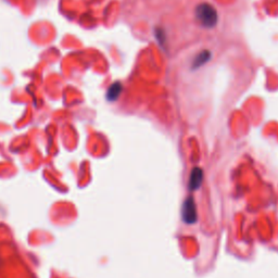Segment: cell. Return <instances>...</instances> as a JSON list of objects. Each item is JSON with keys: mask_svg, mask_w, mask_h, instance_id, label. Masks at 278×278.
<instances>
[{"mask_svg": "<svg viewBox=\"0 0 278 278\" xmlns=\"http://www.w3.org/2000/svg\"><path fill=\"white\" fill-rule=\"evenodd\" d=\"M196 19L205 28H212L216 25L218 14L216 9L210 3H201L194 11Z\"/></svg>", "mask_w": 278, "mask_h": 278, "instance_id": "cell-1", "label": "cell"}, {"mask_svg": "<svg viewBox=\"0 0 278 278\" xmlns=\"http://www.w3.org/2000/svg\"><path fill=\"white\" fill-rule=\"evenodd\" d=\"M183 220L187 224H193L197 221V208L194 200L189 197L183 205Z\"/></svg>", "mask_w": 278, "mask_h": 278, "instance_id": "cell-2", "label": "cell"}, {"mask_svg": "<svg viewBox=\"0 0 278 278\" xmlns=\"http://www.w3.org/2000/svg\"><path fill=\"white\" fill-rule=\"evenodd\" d=\"M203 182V172L199 168H194L190 174V180H189V188L190 190H197L200 188Z\"/></svg>", "mask_w": 278, "mask_h": 278, "instance_id": "cell-3", "label": "cell"}, {"mask_svg": "<svg viewBox=\"0 0 278 278\" xmlns=\"http://www.w3.org/2000/svg\"><path fill=\"white\" fill-rule=\"evenodd\" d=\"M211 57H212V53L209 50L201 51L196 57H194L192 64H191V69L196 70V69H199L202 66H204V64H206L210 61Z\"/></svg>", "mask_w": 278, "mask_h": 278, "instance_id": "cell-4", "label": "cell"}, {"mask_svg": "<svg viewBox=\"0 0 278 278\" xmlns=\"http://www.w3.org/2000/svg\"><path fill=\"white\" fill-rule=\"evenodd\" d=\"M123 91V86L120 82H115L112 84L108 92H106V99L109 100V101H115L117 100V98L120 97V94Z\"/></svg>", "mask_w": 278, "mask_h": 278, "instance_id": "cell-5", "label": "cell"}]
</instances>
